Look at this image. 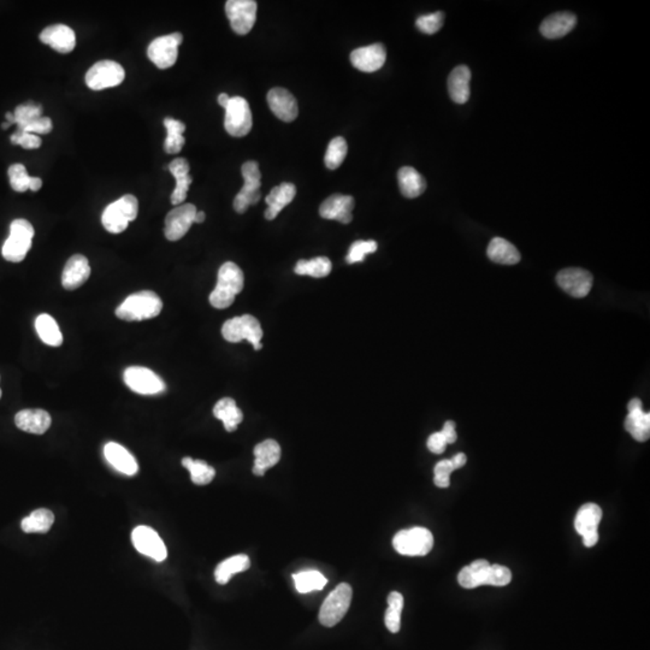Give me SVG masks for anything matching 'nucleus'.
I'll use <instances>...</instances> for the list:
<instances>
[{
    "mask_svg": "<svg viewBox=\"0 0 650 650\" xmlns=\"http://www.w3.org/2000/svg\"><path fill=\"white\" fill-rule=\"evenodd\" d=\"M388 604H389V607L398 608V609L402 611L403 609V596L398 591L390 593L389 596H388Z\"/></svg>",
    "mask_w": 650,
    "mask_h": 650,
    "instance_id": "nucleus-55",
    "label": "nucleus"
},
{
    "mask_svg": "<svg viewBox=\"0 0 650 650\" xmlns=\"http://www.w3.org/2000/svg\"><path fill=\"white\" fill-rule=\"evenodd\" d=\"M90 261L85 256L75 254L65 264L62 274V286L67 291H74L86 283L90 278Z\"/></svg>",
    "mask_w": 650,
    "mask_h": 650,
    "instance_id": "nucleus-20",
    "label": "nucleus"
},
{
    "mask_svg": "<svg viewBox=\"0 0 650 650\" xmlns=\"http://www.w3.org/2000/svg\"><path fill=\"white\" fill-rule=\"evenodd\" d=\"M445 447H447V442H445V437L441 434V431L435 432V434H432L431 436L429 437L428 448L431 453L442 454L445 452Z\"/></svg>",
    "mask_w": 650,
    "mask_h": 650,
    "instance_id": "nucleus-52",
    "label": "nucleus"
},
{
    "mask_svg": "<svg viewBox=\"0 0 650 650\" xmlns=\"http://www.w3.org/2000/svg\"><path fill=\"white\" fill-rule=\"evenodd\" d=\"M139 202L130 194L112 202L104 210L102 223L111 234H120L128 228V224L137 217Z\"/></svg>",
    "mask_w": 650,
    "mask_h": 650,
    "instance_id": "nucleus-3",
    "label": "nucleus"
},
{
    "mask_svg": "<svg viewBox=\"0 0 650 650\" xmlns=\"http://www.w3.org/2000/svg\"><path fill=\"white\" fill-rule=\"evenodd\" d=\"M602 519V509L596 504H586L578 511L574 519V529L579 535H586L589 532L597 531L600 522Z\"/></svg>",
    "mask_w": 650,
    "mask_h": 650,
    "instance_id": "nucleus-32",
    "label": "nucleus"
},
{
    "mask_svg": "<svg viewBox=\"0 0 650 650\" xmlns=\"http://www.w3.org/2000/svg\"><path fill=\"white\" fill-rule=\"evenodd\" d=\"M13 116H15V125H18L16 130L23 132L27 125H30L32 122H34L40 117H43V107L36 105L33 102H28L27 104L18 105L16 110L13 111Z\"/></svg>",
    "mask_w": 650,
    "mask_h": 650,
    "instance_id": "nucleus-41",
    "label": "nucleus"
},
{
    "mask_svg": "<svg viewBox=\"0 0 650 650\" xmlns=\"http://www.w3.org/2000/svg\"><path fill=\"white\" fill-rule=\"evenodd\" d=\"M347 150H348V146H347L346 140L341 137H334L329 142L328 150L325 153V167L330 170L338 169L346 158Z\"/></svg>",
    "mask_w": 650,
    "mask_h": 650,
    "instance_id": "nucleus-42",
    "label": "nucleus"
},
{
    "mask_svg": "<svg viewBox=\"0 0 650 650\" xmlns=\"http://www.w3.org/2000/svg\"><path fill=\"white\" fill-rule=\"evenodd\" d=\"M51 415L43 410H23L15 417V424L22 431L43 435L51 427Z\"/></svg>",
    "mask_w": 650,
    "mask_h": 650,
    "instance_id": "nucleus-23",
    "label": "nucleus"
},
{
    "mask_svg": "<svg viewBox=\"0 0 650 650\" xmlns=\"http://www.w3.org/2000/svg\"><path fill=\"white\" fill-rule=\"evenodd\" d=\"M577 23V18L572 13H556L546 18L539 27L544 38L559 39L569 34Z\"/></svg>",
    "mask_w": 650,
    "mask_h": 650,
    "instance_id": "nucleus-27",
    "label": "nucleus"
},
{
    "mask_svg": "<svg viewBox=\"0 0 650 650\" xmlns=\"http://www.w3.org/2000/svg\"><path fill=\"white\" fill-rule=\"evenodd\" d=\"M487 254L490 261L502 265H514L522 258L516 246L502 237H495L490 241Z\"/></svg>",
    "mask_w": 650,
    "mask_h": 650,
    "instance_id": "nucleus-30",
    "label": "nucleus"
},
{
    "mask_svg": "<svg viewBox=\"0 0 650 650\" xmlns=\"http://www.w3.org/2000/svg\"><path fill=\"white\" fill-rule=\"evenodd\" d=\"M244 184L234 199V209L237 214H244L249 206L256 205L261 200V174L257 162H244L241 167Z\"/></svg>",
    "mask_w": 650,
    "mask_h": 650,
    "instance_id": "nucleus-8",
    "label": "nucleus"
},
{
    "mask_svg": "<svg viewBox=\"0 0 650 650\" xmlns=\"http://www.w3.org/2000/svg\"><path fill=\"white\" fill-rule=\"evenodd\" d=\"M6 122H9L10 125H15V116H13V112H8L6 113Z\"/></svg>",
    "mask_w": 650,
    "mask_h": 650,
    "instance_id": "nucleus-62",
    "label": "nucleus"
},
{
    "mask_svg": "<svg viewBox=\"0 0 650 650\" xmlns=\"http://www.w3.org/2000/svg\"><path fill=\"white\" fill-rule=\"evenodd\" d=\"M10 125H10L9 122H4V123H3V125H1V128H3V129H8V128H9Z\"/></svg>",
    "mask_w": 650,
    "mask_h": 650,
    "instance_id": "nucleus-63",
    "label": "nucleus"
},
{
    "mask_svg": "<svg viewBox=\"0 0 650 650\" xmlns=\"http://www.w3.org/2000/svg\"><path fill=\"white\" fill-rule=\"evenodd\" d=\"M443 21H445V13H430V15H424L417 18L415 26L424 34L432 35L442 28Z\"/></svg>",
    "mask_w": 650,
    "mask_h": 650,
    "instance_id": "nucleus-45",
    "label": "nucleus"
},
{
    "mask_svg": "<svg viewBox=\"0 0 650 650\" xmlns=\"http://www.w3.org/2000/svg\"><path fill=\"white\" fill-rule=\"evenodd\" d=\"M353 590L347 583H341L325 599L319 611V621L323 626L333 628L343 621L351 606Z\"/></svg>",
    "mask_w": 650,
    "mask_h": 650,
    "instance_id": "nucleus-6",
    "label": "nucleus"
},
{
    "mask_svg": "<svg viewBox=\"0 0 650 650\" xmlns=\"http://www.w3.org/2000/svg\"><path fill=\"white\" fill-rule=\"evenodd\" d=\"M399 187L403 197L415 199L427 189V182L415 167H403L398 172Z\"/></svg>",
    "mask_w": 650,
    "mask_h": 650,
    "instance_id": "nucleus-29",
    "label": "nucleus"
},
{
    "mask_svg": "<svg viewBox=\"0 0 650 650\" xmlns=\"http://www.w3.org/2000/svg\"><path fill=\"white\" fill-rule=\"evenodd\" d=\"M55 523V514L50 509H40L23 518L22 530L27 534H45L51 529Z\"/></svg>",
    "mask_w": 650,
    "mask_h": 650,
    "instance_id": "nucleus-35",
    "label": "nucleus"
},
{
    "mask_svg": "<svg viewBox=\"0 0 650 650\" xmlns=\"http://www.w3.org/2000/svg\"><path fill=\"white\" fill-rule=\"evenodd\" d=\"M453 465L450 460H442L437 462L436 466L434 469V483L438 488H448L450 484V475L453 472Z\"/></svg>",
    "mask_w": 650,
    "mask_h": 650,
    "instance_id": "nucleus-47",
    "label": "nucleus"
},
{
    "mask_svg": "<svg viewBox=\"0 0 650 650\" xmlns=\"http://www.w3.org/2000/svg\"><path fill=\"white\" fill-rule=\"evenodd\" d=\"M169 170L176 180V188L172 194V204L175 206L182 205L193 181L192 176L189 175V162L184 158L174 159L169 164Z\"/></svg>",
    "mask_w": 650,
    "mask_h": 650,
    "instance_id": "nucleus-26",
    "label": "nucleus"
},
{
    "mask_svg": "<svg viewBox=\"0 0 650 650\" xmlns=\"http://www.w3.org/2000/svg\"><path fill=\"white\" fill-rule=\"evenodd\" d=\"M249 566H251V560H249V556L244 555V554L231 556L227 560L222 561L217 566V569L214 571L216 582L224 586L230 581L233 574L247 571Z\"/></svg>",
    "mask_w": 650,
    "mask_h": 650,
    "instance_id": "nucleus-34",
    "label": "nucleus"
},
{
    "mask_svg": "<svg viewBox=\"0 0 650 650\" xmlns=\"http://www.w3.org/2000/svg\"><path fill=\"white\" fill-rule=\"evenodd\" d=\"M490 564L487 560H476L470 565V569L473 571V574L478 578L479 584L484 586L485 578H487L488 571H489Z\"/></svg>",
    "mask_w": 650,
    "mask_h": 650,
    "instance_id": "nucleus-53",
    "label": "nucleus"
},
{
    "mask_svg": "<svg viewBox=\"0 0 650 650\" xmlns=\"http://www.w3.org/2000/svg\"><path fill=\"white\" fill-rule=\"evenodd\" d=\"M182 465H184L191 473L192 482L197 485H206L212 482V479L216 476V471L214 467L210 466L207 462L202 460H193L192 458L182 459Z\"/></svg>",
    "mask_w": 650,
    "mask_h": 650,
    "instance_id": "nucleus-39",
    "label": "nucleus"
},
{
    "mask_svg": "<svg viewBox=\"0 0 650 650\" xmlns=\"http://www.w3.org/2000/svg\"><path fill=\"white\" fill-rule=\"evenodd\" d=\"M441 434H442L443 437H445L447 445H452V443H454V442L457 441L458 436H457V431H455V423H454L453 420H448V422H445V425H443V429H442V431H441Z\"/></svg>",
    "mask_w": 650,
    "mask_h": 650,
    "instance_id": "nucleus-54",
    "label": "nucleus"
},
{
    "mask_svg": "<svg viewBox=\"0 0 650 650\" xmlns=\"http://www.w3.org/2000/svg\"><path fill=\"white\" fill-rule=\"evenodd\" d=\"M198 210L193 204H182L176 206L165 219L164 234L169 241H179L182 239L194 223V217Z\"/></svg>",
    "mask_w": 650,
    "mask_h": 650,
    "instance_id": "nucleus-14",
    "label": "nucleus"
},
{
    "mask_svg": "<svg viewBox=\"0 0 650 650\" xmlns=\"http://www.w3.org/2000/svg\"><path fill=\"white\" fill-rule=\"evenodd\" d=\"M254 466L253 473L264 476L266 471L274 467L281 459V447L275 440H265L254 448Z\"/></svg>",
    "mask_w": 650,
    "mask_h": 650,
    "instance_id": "nucleus-24",
    "label": "nucleus"
},
{
    "mask_svg": "<svg viewBox=\"0 0 650 650\" xmlns=\"http://www.w3.org/2000/svg\"><path fill=\"white\" fill-rule=\"evenodd\" d=\"M266 99L271 111L283 122H293L299 115L298 102L289 90L276 87L270 90Z\"/></svg>",
    "mask_w": 650,
    "mask_h": 650,
    "instance_id": "nucleus-18",
    "label": "nucleus"
},
{
    "mask_svg": "<svg viewBox=\"0 0 650 650\" xmlns=\"http://www.w3.org/2000/svg\"><path fill=\"white\" fill-rule=\"evenodd\" d=\"M214 415L217 420H222L228 432L235 431L244 420V415L236 405L235 400L230 398L221 399L214 405Z\"/></svg>",
    "mask_w": 650,
    "mask_h": 650,
    "instance_id": "nucleus-31",
    "label": "nucleus"
},
{
    "mask_svg": "<svg viewBox=\"0 0 650 650\" xmlns=\"http://www.w3.org/2000/svg\"><path fill=\"white\" fill-rule=\"evenodd\" d=\"M387 51L382 43L359 48L351 53L352 65L363 73H375L385 65Z\"/></svg>",
    "mask_w": 650,
    "mask_h": 650,
    "instance_id": "nucleus-17",
    "label": "nucleus"
},
{
    "mask_svg": "<svg viewBox=\"0 0 650 650\" xmlns=\"http://www.w3.org/2000/svg\"><path fill=\"white\" fill-rule=\"evenodd\" d=\"M184 41L181 33L164 35L154 39L147 50V56L159 69L172 68L179 57V46Z\"/></svg>",
    "mask_w": 650,
    "mask_h": 650,
    "instance_id": "nucleus-11",
    "label": "nucleus"
},
{
    "mask_svg": "<svg viewBox=\"0 0 650 650\" xmlns=\"http://www.w3.org/2000/svg\"><path fill=\"white\" fill-rule=\"evenodd\" d=\"M452 465H453L454 470H458L460 467L464 466L466 464L467 458L466 455L464 453H459L454 457L453 459H450Z\"/></svg>",
    "mask_w": 650,
    "mask_h": 650,
    "instance_id": "nucleus-57",
    "label": "nucleus"
},
{
    "mask_svg": "<svg viewBox=\"0 0 650 650\" xmlns=\"http://www.w3.org/2000/svg\"><path fill=\"white\" fill-rule=\"evenodd\" d=\"M377 242L373 240H359L352 244L351 249L347 254L346 261L348 264H355V263H361L365 257L370 253L376 252Z\"/></svg>",
    "mask_w": 650,
    "mask_h": 650,
    "instance_id": "nucleus-43",
    "label": "nucleus"
},
{
    "mask_svg": "<svg viewBox=\"0 0 650 650\" xmlns=\"http://www.w3.org/2000/svg\"><path fill=\"white\" fill-rule=\"evenodd\" d=\"M206 214L204 211H198L195 217H194V223H202L205 221Z\"/></svg>",
    "mask_w": 650,
    "mask_h": 650,
    "instance_id": "nucleus-61",
    "label": "nucleus"
},
{
    "mask_svg": "<svg viewBox=\"0 0 650 650\" xmlns=\"http://www.w3.org/2000/svg\"><path fill=\"white\" fill-rule=\"evenodd\" d=\"M401 609L398 608L388 607L385 612V621L387 629L390 632L396 633L400 631L401 628Z\"/></svg>",
    "mask_w": 650,
    "mask_h": 650,
    "instance_id": "nucleus-49",
    "label": "nucleus"
},
{
    "mask_svg": "<svg viewBox=\"0 0 650 650\" xmlns=\"http://www.w3.org/2000/svg\"><path fill=\"white\" fill-rule=\"evenodd\" d=\"M354 199L351 195L334 194L321 202L319 214L321 219L350 224L353 219L352 211L354 209Z\"/></svg>",
    "mask_w": 650,
    "mask_h": 650,
    "instance_id": "nucleus-19",
    "label": "nucleus"
},
{
    "mask_svg": "<svg viewBox=\"0 0 650 650\" xmlns=\"http://www.w3.org/2000/svg\"><path fill=\"white\" fill-rule=\"evenodd\" d=\"M132 541L137 552L152 558L153 560L164 561L167 559V551L158 534L148 526H137L132 532Z\"/></svg>",
    "mask_w": 650,
    "mask_h": 650,
    "instance_id": "nucleus-15",
    "label": "nucleus"
},
{
    "mask_svg": "<svg viewBox=\"0 0 650 650\" xmlns=\"http://www.w3.org/2000/svg\"><path fill=\"white\" fill-rule=\"evenodd\" d=\"M41 186H43V181H41V179H39V177H30V191H33V192H38L39 189L41 188Z\"/></svg>",
    "mask_w": 650,
    "mask_h": 650,
    "instance_id": "nucleus-58",
    "label": "nucleus"
},
{
    "mask_svg": "<svg viewBox=\"0 0 650 650\" xmlns=\"http://www.w3.org/2000/svg\"><path fill=\"white\" fill-rule=\"evenodd\" d=\"M104 455L107 462L120 473L125 476L137 475L139 471L137 459L123 445L116 442H109L104 447Z\"/></svg>",
    "mask_w": 650,
    "mask_h": 650,
    "instance_id": "nucleus-22",
    "label": "nucleus"
},
{
    "mask_svg": "<svg viewBox=\"0 0 650 650\" xmlns=\"http://www.w3.org/2000/svg\"><path fill=\"white\" fill-rule=\"evenodd\" d=\"M222 335L228 343H237L246 340L252 343L256 351H261L263 347L261 343L263 338L261 323L251 314L235 317L226 321L222 326Z\"/></svg>",
    "mask_w": 650,
    "mask_h": 650,
    "instance_id": "nucleus-4",
    "label": "nucleus"
},
{
    "mask_svg": "<svg viewBox=\"0 0 650 650\" xmlns=\"http://www.w3.org/2000/svg\"><path fill=\"white\" fill-rule=\"evenodd\" d=\"M556 282L559 287L569 296L574 298H584L591 291L594 278L586 270L569 268L558 274Z\"/></svg>",
    "mask_w": 650,
    "mask_h": 650,
    "instance_id": "nucleus-16",
    "label": "nucleus"
},
{
    "mask_svg": "<svg viewBox=\"0 0 650 650\" xmlns=\"http://www.w3.org/2000/svg\"><path fill=\"white\" fill-rule=\"evenodd\" d=\"M34 228L26 219H15L10 226V235L3 244V257L11 263H20L26 258L34 237Z\"/></svg>",
    "mask_w": 650,
    "mask_h": 650,
    "instance_id": "nucleus-5",
    "label": "nucleus"
},
{
    "mask_svg": "<svg viewBox=\"0 0 650 650\" xmlns=\"http://www.w3.org/2000/svg\"><path fill=\"white\" fill-rule=\"evenodd\" d=\"M512 581V572L501 565H490L484 586H505Z\"/></svg>",
    "mask_w": 650,
    "mask_h": 650,
    "instance_id": "nucleus-46",
    "label": "nucleus"
},
{
    "mask_svg": "<svg viewBox=\"0 0 650 650\" xmlns=\"http://www.w3.org/2000/svg\"><path fill=\"white\" fill-rule=\"evenodd\" d=\"M333 265L331 261L326 257L313 258L311 261H299L296 263L294 271L300 276H311V277H326L331 272Z\"/></svg>",
    "mask_w": 650,
    "mask_h": 650,
    "instance_id": "nucleus-38",
    "label": "nucleus"
},
{
    "mask_svg": "<svg viewBox=\"0 0 650 650\" xmlns=\"http://www.w3.org/2000/svg\"><path fill=\"white\" fill-rule=\"evenodd\" d=\"M35 329L40 340L48 346L60 347L63 343V334L60 333L56 319L48 313H43L36 318Z\"/></svg>",
    "mask_w": 650,
    "mask_h": 650,
    "instance_id": "nucleus-33",
    "label": "nucleus"
},
{
    "mask_svg": "<svg viewBox=\"0 0 650 650\" xmlns=\"http://www.w3.org/2000/svg\"><path fill=\"white\" fill-rule=\"evenodd\" d=\"M625 429L638 442H646L650 436V415L643 410L629 412L625 420Z\"/></svg>",
    "mask_w": 650,
    "mask_h": 650,
    "instance_id": "nucleus-36",
    "label": "nucleus"
},
{
    "mask_svg": "<svg viewBox=\"0 0 650 650\" xmlns=\"http://www.w3.org/2000/svg\"><path fill=\"white\" fill-rule=\"evenodd\" d=\"M296 195V187L291 182H283L277 187L272 188V191L269 193V195L265 199L266 204L269 206L265 211V219L268 221H272V219H276L278 214L286 206L291 204Z\"/></svg>",
    "mask_w": 650,
    "mask_h": 650,
    "instance_id": "nucleus-25",
    "label": "nucleus"
},
{
    "mask_svg": "<svg viewBox=\"0 0 650 650\" xmlns=\"http://www.w3.org/2000/svg\"><path fill=\"white\" fill-rule=\"evenodd\" d=\"M395 551L406 556H424L431 552L434 536L425 527H412L408 530L399 531L394 536Z\"/></svg>",
    "mask_w": 650,
    "mask_h": 650,
    "instance_id": "nucleus-7",
    "label": "nucleus"
},
{
    "mask_svg": "<svg viewBox=\"0 0 650 650\" xmlns=\"http://www.w3.org/2000/svg\"><path fill=\"white\" fill-rule=\"evenodd\" d=\"M629 412L636 411V410H643L642 408V401L639 399H632L631 401L629 402Z\"/></svg>",
    "mask_w": 650,
    "mask_h": 650,
    "instance_id": "nucleus-59",
    "label": "nucleus"
},
{
    "mask_svg": "<svg viewBox=\"0 0 650 650\" xmlns=\"http://www.w3.org/2000/svg\"><path fill=\"white\" fill-rule=\"evenodd\" d=\"M597 542H599V532H597V531L589 532V534L583 536V544H584L586 547H594L595 544H597Z\"/></svg>",
    "mask_w": 650,
    "mask_h": 650,
    "instance_id": "nucleus-56",
    "label": "nucleus"
},
{
    "mask_svg": "<svg viewBox=\"0 0 650 650\" xmlns=\"http://www.w3.org/2000/svg\"><path fill=\"white\" fill-rule=\"evenodd\" d=\"M162 299L154 291H142L129 296L116 308V316L125 321H140L159 316Z\"/></svg>",
    "mask_w": 650,
    "mask_h": 650,
    "instance_id": "nucleus-2",
    "label": "nucleus"
},
{
    "mask_svg": "<svg viewBox=\"0 0 650 650\" xmlns=\"http://www.w3.org/2000/svg\"><path fill=\"white\" fill-rule=\"evenodd\" d=\"M125 77L122 65L113 60H100L87 71L86 83L90 90H103L118 86Z\"/></svg>",
    "mask_w": 650,
    "mask_h": 650,
    "instance_id": "nucleus-10",
    "label": "nucleus"
},
{
    "mask_svg": "<svg viewBox=\"0 0 650 650\" xmlns=\"http://www.w3.org/2000/svg\"><path fill=\"white\" fill-rule=\"evenodd\" d=\"M229 100H230V97H229L227 93H222V95H219V104L221 106L224 107V109L227 107Z\"/></svg>",
    "mask_w": 650,
    "mask_h": 650,
    "instance_id": "nucleus-60",
    "label": "nucleus"
},
{
    "mask_svg": "<svg viewBox=\"0 0 650 650\" xmlns=\"http://www.w3.org/2000/svg\"><path fill=\"white\" fill-rule=\"evenodd\" d=\"M123 380L129 389L141 395H155L165 390V383L150 368L130 366L123 373Z\"/></svg>",
    "mask_w": 650,
    "mask_h": 650,
    "instance_id": "nucleus-13",
    "label": "nucleus"
},
{
    "mask_svg": "<svg viewBox=\"0 0 650 650\" xmlns=\"http://www.w3.org/2000/svg\"><path fill=\"white\" fill-rule=\"evenodd\" d=\"M258 5L254 0H229L226 13L236 34H249L256 25Z\"/></svg>",
    "mask_w": 650,
    "mask_h": 650,
    "instance_id": "nucleus-12",
    "label": "nucleus"
},
{
    "mask_svg": "<svg viewBox=\"0 0 650 650\" xmlns=\"http://www.w3.org/2000/svg\"><path fill=\"white\" fill-rule=\"evenodd\" d=\"M458 582L465 589H475L477 586H480L478 578L473 574V571L470 569V566L462 567V571L458 574Z\"/></svg>",
    "mask_w": 650,
    "mask_h": 650,
    "instance_id": "nucleus-51",
    "label": "nucleus"
},
{
    "mask_svg": "<svg viewBox=\"0 0 650 650\" xmlns=\"http://www.w3.org/2000/svg\"><path fill=\"white\" fill-rule=\"evenodd\" d=\"M40 40L60 53H69L76 45L74 30L65 25H53L45 28L40 34Z\"/></svg>",
    "mask_w": 650,
    "mask_h": 650,
    "instance_id": "nucleus-21",
    "label": "nucleus"
},
{
    "mask_svg": "<svg viewBox=\"0 0 650 650\" xmlns=\"http://www.w3.org/2000/svg\"><path fill=\"white\" fill-rule=\"evenodd\" d=\"M11 142L13 145H20L26 148V150H35V148H39L41 146V139L35 135V134L30 133H23V132H20V130H16L15 133L11 135Z\"/></svg>",
    "mask_w": 650,
    "mask_h": 650,
    "instance_id": "nucleus-48",
    "label": "nucleus"
},
{
    "mask_svg": "<svg viewBox=\"0 0 650 650\" xmlns=\"http://www.w3.org/2000/svg\"><path fill=\"white\" fill-rule=\"evenodd\" d=\"M244 286L242 270L233 261L224 263L219 268L217 284L209 298L210 304L219 310L229 307L235 301L236 296L242 291Z\"/></svg>",
    "mask_w": 650,
    "mask_h": 650,
    "instance_id": "nucleus-1",
    "label": "nucleus"
},
{
    "mask_svg": "<svg viewBox=\"0 0 650 650\" xmlns=\"http://www.w3.org/2000/svg\"><path fill=\"white\" fill-rule=\"evenodd\" d=\"M252 112L249 102L242 97H233L226 107L224 128L231 137H246L252 129Z\"/></svg>",
    "mask_w": 650,
    "mask_h": 650,
    "instance_id": "nucleus-9",
    "label": "nucleus"
},
{
    "mask_svg": "<svg viewBox=\"0 0 650 650\" xmlns=\"http://www.w3.org/2000/svg\"><path fill=\"white\" fill-rule=\"evenodd\" d=\"M164 125L167 128V137L164 142V150L169 154L179 153L184 148V133L186 130V125L181 120H174V118H165Z\"/></svg>",
    "mask_w": 650,
    "mask_h": 650,
    "instance_id": "nucleus-37",
    "label": "nucleus"
},
{
    "mask_svg": "<svg viewBox=\"0 0 650 650\" xmlns=\"http://www.w3.org/2000/svg\"><path fill=\"white\" fill-rule=\"evenodd\" d=\"M0 398H1V389H0Z\"/></svg>",
    "mask_w": 650,
    "mask_h": 650,
    "instance_id": "nucleus-64",
    "label": "nucleus"
},
{
    "mask_svg": "<svg viewBox=\"0 0 650 650\" xmlns=\"http://www.w3.org/2000/svg\"><path fill=\"white\" fill-rule=\"evenodd\" d=\"M10 184L13 191L23 193L29 189L30 176L27 172V169L22 164H13L9 167Z\"/></svg>",
    "mask_w": 650,
    "mask_h": 650,
    "instance_id": "nucleus-44",
    "label": "nucleus"
},
{
    "mask_svg": "<svg viewBox=\"0 0 650 650\" xmlns=\"http://www.w3.org/2000/svg\"><path fill=\"white\" fill-rule=\"evenodd\" d=\"M470 69L460 65L454 69L448 77V90L454 103L465 104L470 98Z\"/></svg>",
    "mask_w": 650,
    "mask_h": 650,
    "instance_id": "nucleus-28",
    "label": "nucleus"
},
{
    "mask_svg": "<svg viewBox=\"0 0 650 650\" xmlns=\"http://www.w3.org/2000/svg\"><path fill=\"white\" fill-rule=\"evenodd\" d=\"M52 128H53L52 120L48 117H40L34 122H32L30 125H27L23 132L38 135V134H48Z\"/></svg>",
    "mask_w": 650,
    "mask_h": 650,
    "instance_id": "nucleus-50",
    "label": "nucleus"
},
{
    "mask_svg": "<svg viewBox=\"0 0 650 650\" xmlns=\"http://www.w3.org/2000/svg\"><path fill=\"white\" fill-rule=\"evenodd\" d=\"M293 578H294V582H296V590L299 591L300 594H307L311 591L321 590L328 583V579L321 572L313 571V569L294 574Z\"/></svg>",
    "mask_w": 650,
    "mask_h": 650,
    "instance_id": "nucleus-40",
    "label": "nucleus"
}]
</instances>
